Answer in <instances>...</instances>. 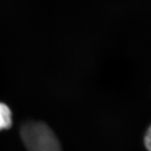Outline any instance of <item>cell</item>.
I'll return each mask as SVG.
<instances>
[{"label":"cell","instance_id":"1","mask_svg":"<svg viewBox=\"0 0 151 151\" xmlns=\"http://www.w3.org/2000/svg\"><path fill=\"white\" fill-rule=\"evenodd\" d=\"M20 132L28 151H63L54 132L43 122H26Z\"/></svg>","mask_w":151,"mask_h":151},{"label":"cell","instance_id":"3","mask_svg":"<svg viewBox=\"0 0 151 151\" xmlns=\"http://www.w3.org/2000/svg\"><path fill=\"white\" fill-rule=\"evenodd\" d=\"M145 145L149 151H151V125L145 136Z\"/></svg>","mask_w":151,"mask_h":151},{"label":"cell","instance_id":"2","mask_svg":"<svg viewBox=\"0 0 151 151\" xmlns=\"http://www.w3.org/2000/svg\"><path fill=\"white\" fill-rule=\"evenodd\" d=\"M12 111L4 103H0V130L9 129L12 125Z\"/></svg>","mask_w":151,"mask_h":151}]
</instances>
